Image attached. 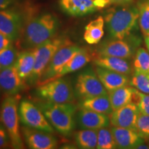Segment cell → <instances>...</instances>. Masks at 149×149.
Returning a JSON list of instances; mask_svg holds the SVG:
<instances>
[{"label": "cell", "instance_id": "f546056e", "mask_svg": "<svg viewBox=\"0 0 149 149\" xmlns=\"http://www.w3.org/2000/svg\"><path fill=\"white\" fill-rule=\"evenodd\" d=\"M134 70L149 74V53L144 48H139L136 51L133 61Z\"/></svg>", "mask_w": 149, "mask_h": 149}, {"label": "cell", "instance_id": "44dd1931", "mask_svg": "<svg viewBox=\"0 0 149 149\" xmlns=\"http://www.w3.org/2000/svg\"><path fill=\"white\" fill-rule=\"evenodd\" d=\"M91 59V56L86 48H81V49L76 53L71 59H70L64 67L60 70L54 79L57 78L64 77L65 74H67L70 72H73L74 71L82 68L84 66H86L88 62H90ZM53 79V80H54Z\"/></svg>", "mask_w": 149, "mask_h": 149}, {"label": "cell", "instance_id": "83f0119b", "mask_svg": "<svg viewBox=\"0 0 149 149\" xmlns=\"http://www.w3.org/2000/svg\"><path fill=\"white\" fill-rule=\"evenodd\" d=\"M18 54L17 50L13 44L0 51V69L14 66Z\"/></svg>", "mask_w": 149, "mask_h": 149}, {"label": "cell", "instance_id": "7a4b0ae2", "mask_svg": "<svg viewBox=\"0 0 149 149\" xmlns=\"http://www.w3.org/2000/svg\"><path fill=\"white\" fill-rule=\"evenodd\" d=\"M121 6L109 10L104 18L108 33L111 39H125L137 28V7L130 5Z\"/></svg>", "mask_w": 149, "mask_h": 149}, {"label": "cell", "instance_id": "52a82bcc", "mask_svg": "<svg viewBox=\"0 0 149 149\" xmlns=\"http://www.w3.org/2000/svg\"><path fill=\"white\" fill-rule=\"evenodd\" d=\"M74 97L80 100L107 95L108 91L102 84L95 71L91 68L78 74L74 87Z\"/></svg>", "mask_w": 149, "mask_h": 149}, {"label": "cell", "instance_id": "9c48e42d", "mask_svg": "<svg viewBox=\"0 0 149 149\" xmlns=\"http://www.w3.org/2000/svg\"><path fill=\"white\" fill-rule=\"evenodd\" d=\"M81 49V48L79 46L71 43L64 44L59 48L48 64L37 85L44 84L53 80L64 65Z\"/></svg>", "mask_w": 149, "mask_h": 149}, {"label": "cell", "instance_id": "484cf974", "mask_svg": "<svg viewBox=\"0 0 149 149\" xmlns=\"http://www.w3.org/2000/svg\"><path fill=\"white\" fill-rule=\"evenodd\" d=\"M139 12L138 24L144 37L149 35V0H139L137 4Z\"/></svg>", "mask_w": 149, "mask_h": 149}, {"label": "cell", "instance_id": "836d02e7", "mask_svg": "<svg viewBox=\"0 0 149 149\" xmlns=\"http://www.w3.org/2000/svg\"><path fill=\"white\" fill-rule=\"evenodd\" d=\"M11 44H13V41L10 40L5 35H3L2 33L0 32V51L6 48Z\"/></svg>", "mask_w": 149, "mask_h": 149}, {"label": "cell", "instance_id": "4316f807", "mask_svg": "<svg viewBox=\"0 0 149 149\" xmlns=\"http://www.w3.org/2000/svg\"><path fill=\"white\" fill-rule=\"evenodd\" d=\"M129 86L141 93L149 94V74L135 70L130 79Z\"/></svg>", "mask_w": 149, "mask_h": 149}, {"label": "cell", "instance_id": "d6986e66", "mask_svg": "<svg viewBox=\"0 0 149 149\" xmlns=\"http://www.w3.org/2000/svg\"><path fill=\"white\" fill-rule=\"evenodd\" d=\"M95 66L106 69L130 75L132 73V66L128 59L110 56H98L94 59Z\"/></svg>", "mask_w": 149, "mask_h": 149}, {"label": "cell", "instance_id": "7c38bea8", "mask_svg": "<svg viewBox=\"0 0 149 149\" xmlns=\"http://www.w3.org/2000/svg\"><path fill=\"white\" fill-rule=\"evenodd\" d=\"M22 135L29 148L53 149L57 146V140L51 133L24 126L22 128Z\"/></svg>", "mask_w": 149, "mask_h": 149}, {"label": "cell", "instance_id": "e575fe53", "mask_svg": "<svg viewBox=\"0 0 149 149\" xmlns=\"http://www.w3.org/2000/svg\"><path fill=\"white\" fill-rule=\"evenodd\" d=\"M15 2V0H0V10L8 8Z\"/></svg>", "mask_w": 149, "mask_h": 149}, {"label": "cell", "instance_id": "8d00e7d4", "mask_svg": "<svg viewBox=\"0 0 149 149\" xmlns=\"http://www.w3.org/2000/svg\"><path fill=\"white\" fill-rule=\"evenodd\" d=\"M145 37V43H146V47L148 48V51H149V35L148 36H146Z\"/></svg>", "mask_w": 149, "mask_h": 149}, {"label": "cell", "instance_id": "4fadbf2b", "mask_svg": "<svg viewBox=\"0 0 149 149\" xmlns=\"http://www.w3.org/2000/svg\"><path fill=\"white\" fill-rule=\"evenodd\" d=\"M139 114V111L137 104L130 102L112 112L109 117L110 122L113 126L135 130V124Z\"/></svg>", "mask_w": 149, "mask_h": 149}, {"label": "cell", "instance_id": "ac0fdd59", "mask_svg": "<svg viewBox=\"0 0 149 149\" xmlns=\"http://www.w3.org/2000/svg\"><path fill=\"white\" fill-rule=\"evenodd\" d=\"M59 5L65 13L73 17L85 16L97 10L93 0H59Z\"/></svg>", "mask_w": 149, "mask_h": 149}, {"label": "cell", "instance_id": "d590c367", "mask_svg": "<svg viewBox=\"0 0 149 149\" xmlns=\"http://www.w3.org/2000/svg\"><path fill=\"white\" fill-rule=\"evenodd\" d=\"M111 3L118 6L130 5L133 1V0H110Z\"/></svg>", "mask_w": 149, "mask_h": 149}, {"label": "cell", "instance_id": "5bb4252c", "mask_svg": "<svg viewBox=\"0 0 149 149\" xmlns=\"http://www.w3.org/2000/svg\"><path fill=\"white\" fill-rule=\"evenodd\" d=\"M76 124L81 129L99 130L109 127L110 118L108 115L90 110L80 109L75 115Z\"/></svg>", "mask_w": 149, "mask_h": 149}, {"label": "cell", "instance_id": "5b68a950", "mask_svg": "<svg viewBox=\"0 0 149 149\" xmlns=\"http://www.w3.org/2000/svg\"><path fill=\"white\" fill-rule=\"evenodd\" d=\"M37 94L42 100L53 103H72L74 92L69 78L59 77L39 86Z\"/></svg>", "mask_w": 149, "mask_h": 149}, {"label": "cell", "instance_id": "4dcf8cb0", "mask_svg": "<svg viewBox=\"0 0 149 149\" xmlns=\"http://www.w3.org/2000/svg\"><path fill=\"white\" fill-rule=\"evenodd\" d=\"M133 102L137 104L139 113L149 115V94L141 93L134 88Z\"/></svg>", "mask_w": 149, "mask_h": 149}, {"label": "cell", "instance_id": "f1b7e54d", "mask_svg": "<svg viewBox=\"0 0 149 149\" xmlns=\"http://www.w3.org/2000/svg\"><path fill=\"white\" fill-rule=\"evenodd\" d=\"M97 149L117 148L114 137L111 129L108 127L97 130Z\"/></svg>", "mask_w": 149, "mask_h": 149}, {"label": "cell", "instance_id": "cb8c5ba5", "mask_svg": "<svg viewBox=\"0 0 149 149\" xmlns=\"http://www.w3.org/2000/svg\"><path fill=\"white\" fill-rule=\"evenodd\" d=\"M104 19L100 16L87 24L85 27L84 39L89 44H96L104 35Z\"/></svg>", "mask_w": 149, "mask_h": 149}, {"label": "cell", "instance_id": "ffe728a7", "mask_svg": "<svg viewBox=\"0 0 149 149\" xmlns=\"http://www.w3.org/2000/svg\"><path fill=\"white\" fill-rule=\"evenodd\" d=\"M35 61V48H29L19 53L15 62L19 75L24 81H28L32 73Z\"/></svg>", "mask_w": 149, "mask_h": 149}, {"label": "cell", "instance_id": "1f68e13d", "mask_svg": "<svg viewBox=\"0 0 149 149\" xmlns=\"http://www.w3.org/2000/svg\"><path fill=\"white\" fill-rule=\"evenodd\" d=\"M135 130L144 140H149V115L139 113L135 124Z\"/></svg>", "mask_w": 149, "mask_h": 149}, {"label": "cell", "instance_id": "30bf717a", "mask_svg": "<svg viewBox=\"0 0 149 149\" xmlns=\"http://www.w3.org/2000/svg\"><path fill=\"white\" fill-rule=\"evenodd\" d=\"M138 40L135 37L130 36L123 40L112 39L106 41L99 46V56H110L129 59L135 55L136 48L139 44Z\"/></svg>", "mask_w": 149, "mask_h": 149}, {"label": "cell", "instance_id": "e0dca14e", "mask_svg": "<svg viewBox=\"0 0 149 149\" xmlns=\"http://www.w3.org/2000/svg\"><path fill=\"white\" fill-rule=\"evenodd\" d=\"M95 71L107 91L129 86L130 79L126 74L112 71L97 66H96Z\"/></svg>", "mask_w": 149, "mask_h": 149}, {"label": "cell", "instance_id": "277c9868", "mask_svg": "<svg viewBox=\"0 0 149 149\" xmlns=\"http://www.w3.org/2000/svg\"><path fill=\"white\" fill-rule=\"evenodd\" d=\"M19 97L17 95H8L1 103L0 110V120L8 132L10 144L13 148L22 149L24 148L19 129V116L18 104Z\"/></svg>", "mask_w": 149, "mask_h": 149}, {"label": "cell", "instance_id": "603a6c76", "mask_svg": "<svg viewBox=\"0 0 149 149\" xmlns=\"http://www.w3.org/2000/svg\"><path fill=\"white\" fill-rule=\"evenodd\" d=\"M109 100L113 111L133 102L134 88L128 86L108 91Z\"/></svg>", "mask_w": 149, "mask_h": 149}, {"label": "cell", "instance_id": "d6a6232c", "mask_svg": "<svg viewBox=\"0 0 149 149\" xmlns=\"http://www.w3.org/2000/svg\"><path fill=\"white\" fill-rule=\"evenodd\" d=\"M10 142L8 133L5 128L0 125V148H5L8 147Z\"/></svg>", "mask_w": 149, "mask_h": 149}, {"label": "cell", "instance_id": "8992f818", "mask_svg": "<svg viewBox=\"0 0 149 149\" xmlns=\"http://www.w3.org/2000/svg\"><path fill=\"white\" fill-rule=\"evenodd\" d=\"M68 43H70V41L64 37H53L35 48L34 68L27 81L30 85L37 84L57 50L63 45Z\"/></svg>", "mask_w": 149, "mask_h": 149}, {"label": "cell", "instance_id": "2e32d148", "mask_svg": "<svg viewBox=\"0 0 149 149\" xmlns=\"http://www.w3.org/2000/svg\"><path fill=\"white\" fill-rule=\"evenodd\" d=\"M117 148L135 149L145 140L135 129L113 126L111 128Z\"/></svg>", "mask_w": 149, "mask_h": 149}, {"label": "cell", "instance_id": "d4e9b609", "mask_svg": "<svg viewBox=\"0 0 149 149\" xmlns=\"http://www.w3.org/2000/svg\"><path fill=\"white\" fill-rule=\"evenodd\" d=\"M74 140L78 148L82 149L97 148V130L82 129L74 133Z\"/></svg>", "mask_w": 149, "mask_h": 149}, {"label": "cell", "instance_id": "3957f363", "mask_svg": "<svg viewBox=\"0 0 149 149\" xmlns=\"http://www.w3.org/2000/svg\"><path fill=\"white\" fill-rule=\"evenodd\" d=\"M36 104L57 132L65 137L71 135L75 127L77 111V107L73 104H57L42 100Z\"/></svg>", "mask_w": 149, "mask_h": 149}, {"label": "cell", "instance_id": "7402d4cb", "mask_svg": "<svg viewBox=\"0 0 149 149\" xmlns=\"http://www.w3.org/2000/svg\"><path fill=\"white\" fill-rule=\"evenodd\" d=\"M79 107L80 109L90 110L105 115H111L113 111L109 94L81 100Z\"/></svg>", "mask_w": 149, "mask_h": 149}, {"label": "cell", "instance_id": "6da1fadb", "mask_svg": "<svg viewBox=\"0 0 149 149\" xmlns=\"http://www.w3.org/2000/svg\"><path fill=\"white\" fill-rule=\"evenodd\" d=\"M59 26L58 18L52 13L29 15L24 21L21 37L25 48H35L53 38Z\"/></svg>", "mask_w": 149, "mask_h": 149}, {"label": "cell", "instance_id": "ba28073f", "mask_svg": "<svg viewBox=\"0 0 149 149\" xmlns=\"http://www.w3.org/2000/svg\"><path fill=\"white\" fill-rule=\"evenodd\" d=\"M19 120L23 125L53 133V127L47 120L40 107L27 100L20 102L18 107Z\"/></svg>", "mask_w": 149, "mask_h": 149}, {"label": "cell", "instance_id": "9a60e30c", "mask_svg": "<svg viewBox=\"0 0 149 149\" xmlns=\"http://www.w3.org/2000/svg\"><path fill=\"white\" fill-rule=\"evenodd\" d=\"M25 82L19 75L15 66L0 69V91L7 95H15L23 90Z\"/></svg>", "mask_w": 149, "mask_h": 149}, {"label": "cell", "instance_id": "8fae6325", "mask_svg": "<svg viewBox=\"0 0 149 149\" xmlns=\"http://www.w3.org/2000/svg\"><path fill=\"white\" fill-rule=\"evenodd\" d=\"M23 15L15 8L0 10V32L10 40H17L22 35L24 25Z\"/></svg>", "mask_w": 149, "mask_h": 149}]
</instances>
